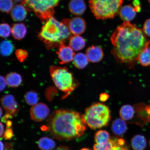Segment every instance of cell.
<instances>
[{"label": "cell", "mask_w": 150, "mask_h": 150, "mask_svg": "<svg viewBox=\"0 0 150 150\" xmlns=\"http://www.w3.org/2000/svg\"><path fill=\"white\" fill-rule=\"evenodd\" d=\"M143 30L129 22L117 27L111 37L112 52L121 63L133 65L138 61L139 54L150 44Z\"/></svg>", "instance_id": "cell-1"}, {"label": "cell", "mask_w": 150, "mask_h": 150, "mask_svg": "<svg viewBox=\"0 0 150 150\" xmlns=\"http://www.w3.org/2000/svg\"><path fill=\"white\" fill-rule=\"evenodd\" d=\"M83 116L68 110H57L50 116L47 130L59 140H71L83 136L86 129Z\"/></svg>", "instance_id": "cell-2"}, {"label": "cell", "mask_w": 150, "mask_h": 150, "mask_svg": "<svg viewBox=\"0 0 150 150\" xmlns=\"http://www.w3.org/2000/svg\"><path fill=\"white\" fill-rule=\"evenodd\" d=\"M72 36L67 26L52 16L45 22L38 36L47 48L50 49L59 47Z\"/></svg>", "instance_id": "cell-3"}, {"label": "cell", "mask_w": 150, "mask_h": 150, "mask_svg": "<svg viewBox=\"0 0 150 150\" xmlns=\"http://www.w3.org/2000/svg\"><path fill=\"white\" fill-rule=\"evenodd\" d=\"M82 116L86 125L93 130L107 126L111 119L108 107L99 103H94L86 108Z\"/></svg>", "instance_id": "cell-4"}, {"label": "cell", "mask_w": 150, "mask_h": 150, "mask_svg": "<svg viewBox=\"0 0 150 150\" xmlns=\"http://www.w3.org/2000/svg\"><path fill=\"white\" fill-rule=\"evenodd\" d=\"M91 11L97 19L113 18L121 8L123 0H89Z\"/></svg>", "instance_id": "cell-5"}, {"label": "cell", "mask_w": 150, "mask_h": 150, "mask_svg": "<svg viewBox=\"0 0 150 150\" xmlns=\"http://www.w3.org/2000/svg\"><path fill=\"white\" fill-rule=\"evenodd\" d=\"M50 72L55 86L64 93L63 98L70 94L77 86L72 73L67 67L52 66Z\"/></svg>", "instance_id": "cell-6"}, {"label": "cell", "mask_w": 150, "mask_h": 150, "mask_svg": "<svg viewBox=\"0 0 150 150\" xmlns=\"http://www.w3.org/2000/svg\"><path fill=\"white\" fill-rule=\"evenodd\" d=\"M60 0H24L21 4L27 11L35 13L42 23L53 16L54 8L57 6Z\"/></svg>", "instance_id": "cell-7"}, {"label": "cell", "mask_w": 150, "mask_h": 150, "mask_svg": "<svg viewBox=\"0 0 150 150\" xmlns=\"http://www.w3.org/2000/svg\"><path fill=\"white\" fill-rule=\"evenodd\" d=\"M1 105L6 111L5 115L3 118V121L14 117L18 113L20 106L13 96L7 95L4 96L1 99Z\"/></svg>", "instance_id": "cell-8"}, {"label": "cell", "mask_w": 150, "mask_h": 150, "mask_svg": "<svg viewBox=\"0 0 150 150\" xmlns=\"http://www.w3.org/2000/svg\"><path fill=\"white\" fill-rule=\"evenodd\" d=\"M62 22L67 26L72 35H79L86 30V24L85 20L79 17L64 19Z\"/></svg>", "instance_id": "cell-9"}, {"label": "cell", "mask_w": 150, "mask_h": 150, "mask_svg": "<svg viewBox=\"0 0 150 150\" xmlns=\"http://www.w3.org/2000/svg\"><path fill=\"white\" fill-rule=\"evenodd\" d=\"M50 111L46 105L43 103H37L32 107L30 110L31 119L35 122H42L48 117Z\"/></svg>", "instance_id": "cell-10"}, {"label": "cell", "mask_w": 150, "mask_h": 150, "mask_svg": "<svg viewBox=\"0 0 150 150\" xmlns=\"http://www.w3.org/2000/svg\"><path fill=\"white\" fill-rule=\"evenodd\" d=\"M57 52L58 57L61 64L70 62L74 60V52L70 47L66 46L65 43L62 44L59 47Z\"/></svg>", "instance_id": "cell-11"}, {"label": "cell", "mask_w": 150, "mask_h": 150, "mask_svg": "<svg viewBox=\"0 0 150 150\" xmlns=\"http://www.w3.org/2000/svg\"><path fill=\"white\" fill-rule=\"evenodd\" d=\"M86 55L89 61L96 63L103 59L104 53L100 47L93 46L87 48L86 51Z\"/></svg>", "instance_id": "cell-12"}, {"label": "cell", "mask_w": 150, "mask_h": 150, "mask_svg": "<svg viewBox=\"0 0 150 150\" xmlns=\"http://www.w3.org/2000/svg\"><path fill=\"white\" fill-rule=\"evenodd\" d=\"M69 9L71 13L81 16L85 12L86 6L83 0H71L69 3Z\"/></svg>", "instance_id": "cell-13"}, {"label": "cell", "mask_w": 150, "mask_h": 150, "mask_svg": "<svg viewBox=\"0 0 150 150\" xmlns=\"http://www.w3.org/2000/svg\"><path fill=\"white\" fill-rule=\"evenodd\" d=\"M27 11L22 4L15 5L11 11V18L15 21H23L27 17Z\"/></svg>", "instance_id": "cell-14"}, {"label": "cell", "mask_w": 150, "mask_h": 150, "mask_svg": "<svg viewBox=\"0 0 150 150\" xmlns=\"http://www.w3.org/2000/svg\"><path fill=\"white\" fill-rule=\"evenodd\" d=\"M136 12L134 7L131 5H128L122 7L119 14L121 19L124 21L129 22L135 18Z\"/></svg>", "instance_id": "cell-15"}, {"label": "cell", "mask_w": 150, "mask_h": 150, "mask_svg": "<svg viewBox=\"0 0 150 150\" xmlns=\"http://www.w3.org/2000/svg\"><path fill=\"white\" fill-rule=\"evenodd\" d=\"M111 130L113 134L117 136L123 135L127 130V125L124 120L120 118L116 119L112 122Z\"/></svg>", "instance_id": "cell-16"}, {"label": "cell", "mask_w": 150, "mask_h": 150, "mask_svg": "<svg viewBox=\"0 0 150 150\" xmlns=\"http://www.w3.org/2000/svg\"><path fill=\"white\" fill-rule=\"evenodd\" d=\"M135 109L129 105H125L121 108L120 110V116L125 121L131 122L135 115Z\"/></svg>", "instance_id": "cell-17"}, {"label": "cell", "mask_w": 150, "mask_h": 150, "mask_svg": "<svg viewBox=\"0 0 150 150\" xmlns=\"http://www.w3.org/2000/svg\"><path fill=\"white\" fill-rule=\"evenodd\" d=\"M27 32V28L23 23H16L11 28V33L16 40H20L25 37Z\"/></svg>", "instance_id": "cell-18"}, {"label": "cell", "mask_w": 150, "mask_h": 150, "mask_svg": "<svg viewBox=\"0 0 150 150\" xmlns=\"http://www.w3.org/2000/svg\"><path fill=\"white\" fill-rule=\"evenodd\" d=\"M131 144L134 150H144L147 146V141L143 136L137 134L132 138Z\"/></svg>", "instance_id": "cell-19"}, {"label": "cell", "mask_w": 150, "mask_h": 150, "mask_svg": "<svg viewBox=\"0 0 150 150\" xmlns=\"http://www.w3.org/2000/svg\"><path fill=\"white\" fill-rule=\"evenodd\" d=\"M86 42L83 37L74 35L69 39V46L75 51L81 50L85 46Z\"/></svg>", "instance_id": "cell-20"}, {"label": "cell", "mask_w": 150, "mask_h": 150, "mask_svg": "<svg viewBox=\"0 0 150 150\" xmlns=\"http://www.w3.org/2000/svg\"><path fill=\"white\" fill-rule=\"evenodd\" d=\"M7 85L11 87L16 88L21 84L22 77L20 74L12 72L7 74L6 77Z\"/></svg>", "instance_id": "cell-21"}, {"label": "cell", "mask_w": 150, "mask_h": 150, "mask_svg": "<svg viewBox=\"0 0 150 150\" xmlns=\"http://www.w3.org/2000/svg\"><path fill=\"white\" fill-rule=\"evenodd\" d=\"M138 61L142 66L147 67L150 65V46H146L138 56Z\"/></svg>", "instance_id": "cell-22"}, {"label": "cell", "mask_w": 150, "mask_h": 150, "mask_svg": "<svg viewBox=\"0 0 150 150\" xmlns=\"http://www.w3.org/2000/svg\"><path fill=\"white\" fill-rule=\"evenodd\" d=\"M88 61L87 56L83 53L77 54L74 57V64L79 69H83L87 66Z\"/></svg>", "instance_id": "cell-23"}, {"label": "cell", "mask_w": 150, "mask_h": 150, "mask_svg": "<svg viewBox=\"0 0 150 150\" xmlns=\"http://www.w3.org/2000/svg\"><path fill=\"white\" fill-rule=\"evenodd\" d=\"M38 147L42 150H52L55 148L56 144L53 140L47 137H43L39 140Z\"/></svg>", "instance_id": "cell-24"}, {"label": "cell", "mask_w": 150, "mask_h": 150, "mask_svg": "<svg viewBox=\"0 0 150 150\" xmlns=\"http://www.w3.org/2000/svg\"><path fill=\"white\" fill-rule=\"evenodd\" d=\"M14 46L11 41L3 40L1 42V55L4 56L10 55L13 52Z\"/></svg>", "instance_id": "cell-25"}, {"label": "cell", "mask_w": 150, "mask_h": 150, "mask_svg": "<svg viewBox=\"0 0 150 150\" xmlns=\"http://www.w3.org/2000/svg\"><path fill=\"white\" fill-rule=\"evenodd\" d=\"M110 139L109 133L106 130H99L95 134V141L96 144L98 145H103L106 144Z\"/></svg>", "instance_id": "cell-26"}, {"label": "cell", "mask_w": 150, "mask_h": 150, "mask_svg": "<svg viewBox=\"0 0 150 150\" xmlns=\"http://www.w3.org/2000/svg\"><path fill=\"white\" fill-rule=\"evenodd\" d=\"M107 150H129L125 140L122 138L112 139L111 146Z\"/></svg>", "instance_id": "cell-27"}, {"label": "cell", "mask_w": 150, "mask_h": 150, "mask_svg": "<svg viewBox=\"0 0 150 150\" xmlns=\"http://www.w3.org/2000/svg\"><path fill=\"white\" fill-rule=\"evenodd\" d=\"M24 99L25 102L28 105L33 106L37 104L39 100V97L36 92L30 91L26 93Z\"/></svg>", "instance_id": "cell-28"}, {"label": "cell", "mask_w": 150, "mask_h": 150, "mask_svg": "<svg viewBox=\"0 0 150 150\" xmlns=\"http://www.w3.org/2000/svg\"><path fill=\"white\" fill-rule=\"evenodd\" d=\"M14 6L12 0H0V9L1 12L8 13Z\"/></svg>", "instance_id": "cell-29"}, {"label": "cell", "mask_w": 150, "mask_h": 150, "mask_svg": "<svg viewBox=\"0 0 150 150\" xmlns=\"http://www.w3.org/2000/svg\"><path fill=\"white\" fill-rule=\"evenodd\" d=\"M11 29L8 24L4 23L0 25V35L3 38H6L10 35Z\"/></svg>", "instance_id": "cell-30"}, {"label": "cell", "mask_w": 150, "mask_h": 150, "mask_svg": "<svg viewBox=\"0 0 150 150\" xmlns=\"http://www.w3.org/2000/svg\"><path fill=\"white\" fill-rule=\"evenodd\" d=\"M16 55L18 60L23 62L27 58L28 52L25 50L18 49L16 50Z\"/></svg>", "instance_id": "cell-31"}, {"label": "cell", "mask_w": 150, "mask_h": 150, "mask_svg": "<svg viewBox=\"0 0 150 150\" xmlns=\"http://www.w3.org/2000/svg\"><path fill=\"white\" fill-rule=\"evenodd\" d=\"M13 136L12 127H6V130L4 134L3 137L5 139L9 140L11 139Z\"/></svg>", "instance_id": "cell-32"}, {"label": "cell", "mask_w": 150, "mask_h": 150, "mask_svg": "<svg viewBox=\"0 0 150 150\" xmlns=\"http://www.w3.org/2000/svg\"><path fill=\"white\" fill-rule=\"evenodd\" d=\"M143 31L147 36L150 37V18L146 20L144 23Z\"/></svg>", "instance_id": "cell-33"}, {"label": "cell", "mask_w": 150, "mask_h": 150, "mask_svg": "<svg viewBox=\"0 0 150 150\" xmlns=\"http://www.w3.org/2000/svg\"><path fill=\"white\" fill-rule=\"evenodd\" d=\"M0 82H1V91H2L4 90L7 84L6 80L3 76H1L0 77Z\"/></svg>", "instance_id": "cell-34"}, {"label": "cell", "mask_w": 150, "mask_h": 150, "mask_svg": "<svg viewBox=\"0 0 150 150\" xmlns=\"http://www.w3.org/2000/svg\"><path fill=\"white\" fill-rule=\"evenodd\" d=\"M108 98V95L105 93H103L100 95V100L102 102H105Z\"/></svg>", "instance_id": "cell-35"}, {"label": "cell", "mask_w": 150, "mask_h": 150, "mask_svg": "<svg viewBox=\"0 0 150 150\" xmlns=\"http://www.w3.org/2000/svg\"><path fill=\"white\" fill-rule=\"evenodd\" d=\"M55 150H70L68 147L66 146H60L57 147Z\"/></svg>", "instance_id": "cell-36"}, {"label": "cell", "mask_w": 150, "mask_h": 150, "mask_svg": "<svg viewBox=\"0 0 150 150\" xmlns=\"http://www.w3.org/2000/svg\"><path fill=\"white\" fill-rule=\"evenodd\" d=\"M146 111H147L148 114V117H149V122H150V105H146Z\"/></svg>", "instance_id": "cell-37"}, {"label": "cell", "mask_w": 150, "mask_h": 150, "mask_svg": "<svg viewBox=\"0 0 150 150\" xmlns=\"http://www.w3.org/2000/svg\"><path fill=\"white\" fill-rule=\"evenodd\" d=\"M4 127L3 124L1 122V135H0V136L1 137L3 136L4 134Z\"/></svg>", "instance_id": "cell-38"}, {"label": "cell", "mask_w": 150, "mask_h": 150, "mask_svg": "<svg viewBox=\"0 0 150 150\" xmlns=\"http://www.w3.org/2000/svg\"><path fill=\"white\" fill-rule=\"evenodd\" d=\"M4 145L3 143L1 141V150H4Z\"/></svg>", "instance_id": "cell-39"}, {"label": "cell", "mask_w": 150, "mask_h": 150, "mask_svg": "<svg viewBox=\"0 0 150 150\" xmlns=\"http://www.w3.org/2000/svg\"><path fill=\"white\" fill-rule=\"evenodd\" d=\"M13 1L16 2H21L22 3L24 0H13Z\"/></svg>", "instance_id": "cell-40"}, {"label": "cell", "mask_w": 150, "mask_h": 150, "mask_svg": "<svg viewBox=\"0 0 150 150\" xmlns=\"http://www.w3.org/2000/svg\"><path fill=\"white\" fill-rule=\"evenodd\" d=\"M80 150H91V149H88V148H83Z\"/></svg>", "instance_id": "cell-41"}, {"label": "cell", "mask_w": 150, "mask_h": 150, "mask_svg": "<svg viewBox=\"0 0 150 150\" xmlns=\"http://www.w3.org/2000/svg\"><path fill=\"white\" fill-rule=\"evenodd\" d=\"M1 118L2 115V110L1 108Z\"/></svg>", "instance_id": "cell-42"}, {"label": "cell", "mask_w": 150, "mask_h": 150, "mask_svg": "<svg viewBox=\"0 0 150 150\" xmlns=\"http://www.w3.org/2000/svg\"><path fill=\"white\" fill-rule=\"evenodd\" d=\"M147 1L149 2V3H150V0H147Z\"/></svg>", "instance_id": "cell-43"}, {"label": "cell", "mask_w": 150, "mask_h": 150, "mask_svg": "<svg viewBox=\"0 0 150 150\" xmlns=\"http://www.w3.org/2000/svg\"><path fill=\"white\" fill-rule=\"evenodd\" d=\"M149 146L150 147V139L149 142Z\"/></svg>", "instance_id": "cell-44"}]
</instances>
